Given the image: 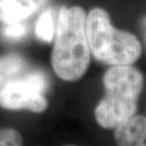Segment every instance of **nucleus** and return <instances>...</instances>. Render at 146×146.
<instances>
[{
    "label": "nucleus",
    "instance_id": "nucleus-2",
    "mask_svg": "<svg viewBox=\"0 0 146 146\" xmlns=\"http://www.w3.org/2000/svg\"><path fill=\"white\" fill-rule=\"evenodd\" d=\"M104 85L106 96L96 107L95 119L104 128H116L135 114L143 78L128 65L115 66L106 72Z\"/></svg>",
    "mask_w": 146,
    "mask_h": 146
},
{
    "label": "nucleus",
    "instance_id": "nucleus-7",
    "mask_svg": "<svg viewBox=\"0 0 146 146\" xmlns=\"http://www.w3.org/2000/svg\"><path fill=\"white\" fill-rule=\"evenodd\" d=\"M25 67V61L16 53H10L0 58V87L15 80Z\"/></svg>",
    "mask_w": 146,
    "mask_h": 146
},
{
    "label": "nucleus",
    "instance_id": "nucleus-4",
    "mask_svg": "<svg viewBox=\"0 0 146 146\" xmlns=\"http://www.w3.org/2000/svg\"><path fill=\"white\" fill-rule=\"evenodd\" d=\"M48 81L40 71H34L22 80H12L0 87V106L9 110L43 112L48 102L44 97Z\"/></svg>",
    "mask_w": 146,
    "mask_h": 146
},
{
    "label": "nucleus",
    "instance_id": "nucleus-6",
    "mask_svg": "<svg viewBox=\"0 0 146 146\" xmlns=\"http://www.w3.org/2000/svg\"><path fill=\"white\" fill-rule=\"evenodd\" d=\"M32 14L19 0H0V21L11 24L23 21Z\"/></svg>",
    "mask_w": 146,
    "mask_h": 146
},
{
    "label": "nucleus",
    "instance_id": "nucleus-3",
    "mask_svg": "<svg viewBox=\"0 0 146 146\" xmlns=\"http://www.w3.org/2000/svg\"><path fill=\"white\" fill-rule=\"evenodd\" d=\"M85 32L90 51L107 65L129 66L141 55V46L136 37L113 28L108 12L102 9L91 11L86 18Z\"/></svg>",
    "mask_w": 146,
    "mask_h": 146
},
{
    "label": "nucleus",
    "instance_id": "nucleus-10",
    "mask_svg": "<svg viewBox=\"0 0 146 146\" xmlns=\"http://www.w3.org/2000/svg\"><path fill=\"white\" fill-rule=\"evenodd\" d=\"M23 144L20 133L15 129H0V146H19Z\"/></svg>",
    "mask_w": 146,
    "mask_h": 146
},
{
    "label": "nucleus",
    "instance_id": "nucleus-9",
    "mask_svg": "<svg viewBox=\"0 0 146 146\" xmlns=\"http://www.w3.org/2000/svg\"><path fill=\"white\" fill-rule=\"evenodd\" d=\"M8 26L2 30V35L11 41H20L27 34V27L22 21L16 23L7 24Z\"/></svg>",
    "mask_w": 146,
    "mask_h": 146
},
{
    "label": "nucleus",
    "instance_id": "nucleus-11",
    "mask_svg": "<svg viewBox=\"0 0 146 146\" xmlns=\"http://www.w3.org/2000/svg\"><path fill=\"white\" fill-rule=\"evenodd\" d=\"M19 1L27 8H29L33 14L34 12L41 10L50 0H19Z\"/></svg>",
    "mask_w": 146,
    "mask_h": 146
},
{
    "label": "nucleus",
    "instance_id": "nucleus-12",
    "mask_svg": "<svg viewBox=\"0 0 146 146\" xmlns=\"http://www.w3.org/2000/svg\"><path fill=\"white\" fill-rule=\"evenodd\" d=\"M144 26H145V33H146V19L144 21Z\"/></svg>",
    "mask_w": 146,
    "mask_h": 146
},
{
    "label": "nucleus",
    "instance_id": "nucleus-8",
    "mask_svg": "<svg viewBox=\"0 0 146 146\" xmlns=\"http://www.w3.org/2000/svg\"><path fill=\"white\" fill-rule=\"evenodd\" d=\"M55 25L53 14L50 10L45 11L40 15L36 24V35L42 42L51 43L55 35Z\"/></svg>",
    "mask_w": 146,
    "mask_h": 146
},
{
    "label": "nucleus",
    "instance_id": "nucleus-5",
    "mask_svg": "<svg viewBox=\"0 0 146 146\" xmlns=\"http://www.w3.org/2000/svg\"><path fill=\"white\" fill-rule=\"evenodd\" d=\"M114 138L118 145H143L146 139V118H129L116 127Z\"/></svg>",
    "mask_w": 146,
    "mask_h": 146
},
{
    "label": "nucleus",
    "instance_id": "nucleus-1",
    "mask_svg": "<svg viewBox=\"0 0 146 146\" xmlns=\"http://www.w3.org/2000/svg\"><path fill=\"white\" fill-rule=\"evenodd\" d=\"M82 8L62 7L55 30L51 64L55 73L68 82L79 80L90 65V48Z\"/></svg>",
    "mask_w": 146,
    "mask_h": 146
}]
</instances>
